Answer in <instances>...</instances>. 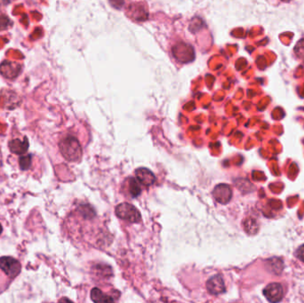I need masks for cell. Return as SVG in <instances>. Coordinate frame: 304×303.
I'll return each instance as SVG.
<instances>
[{
    "label": "cell",
    "mask_w": 304,
    "mask_h": 303,
    "mask_svg": "<svg viewBox=\"0 0 304 303\" xmlns=\"http://www.w3.org/2000/svg\"><path fill=\"white\" fill-rule=\"evenodd\" d=\"M206 289L213 295H218L225 292V284L220 275L210 277L206 282Z\"/></svg>",
    "instance_id": "cell-6"
},
{
    "label": "cell",
    "mask_w": 304,
    "mask_h": 303,
    "mask_svg": "<svg viewBox=\"0 0 304 303\" xmlns=\"http://www.w3.org/2000/svg\"><path fill=\"white\" fill-rule=\"evenodd\" d=\"M58 145H59V150L61 156L64 157L66 160L72 163L81 160L83 150L78 138L71 134H68L61 137Z\"/></svg>",
    "instance_id": "cell-1"
},
{
    "label": "cell",
    "mask_w": 304,
    "mask_h": 303,
    "mask_svg": "<svg viewBox=\"0 0 304 303\" xmlns=\"http://www.w3.org/2000/svg\"><path fill=\"white\" fill-rule=\"evenodd\" d=\"M294 54L296 55L298 58L304 60V38L299 41L295 48H294Z\"/></svg>",
    "instance_id": "cell-13"
},
{
    "label": "cell",
    "mask_w": 304,
    "mask_h": 303,
    "mask_svg": "<svg viewBox=\"0 0 304 303\" xmlns=\"http://www.w3.org/2000/svg\"><path fill=\"white\" fill-rule=\"evenodd\" d=\"M91 299L95 302H114L115 299L112 296L105 294L102 291L95 287L91 291Z\"/></svg>",
    "instance_id": "cell-11"
},
{
    "label": "cell",
    "mask_w": 304,
    "mask_h": 303,
    "mask_svg": "<svg viewBox=\"0 0 304 303\" xmlns=\"http://www.w3.org/2000/svg\"><path fill=\"white\" fill-rule=\"evenodd\" d=\"M295 256L298 259L304 263V245H301L295 252Z\"/></svg>",
    "instance_id": "cell-15"
},
{
    "label": "cell",
    "mask_w": 304,
    "mask_h": 303,
    "mask_svg": "<svg viewBox=\"0 0 304 303\" xmlns=\"http://www.w3.org/2000/svg\"><path fill=\"white\" fill-rule=\"evenodd\" d=\"M19 165H20L21 170H27V169H29L31 165V155H26V156H23L21 155V157L19 159Z\"/></svg>",
    "instance_id": "cell-12"
},
{
    "label": "cell",
    "mask_w": 304,
    "mask_h": 303,
    "mask_svg": "<svg viewBox=\"0 0 304 303\" xmlns=\"http://www.w3.org/2000/svg\"><path fill=\"white\" fill-rule=\"evenodd\" d=\"M265 298L270 302H278L284 298V287L279 283H271L264 290Z\"/></svg>",
    "instance_id": "cell-4"
},
{
    "label": "cell",
    "mask_w": 304,
    "mask_h": 303,
    "mask_svg": "<svg viewBox=\"0 0 304 303\" xmlns=\"http://www.w3.org/2000/svg\"><path fill=\"white\" fill-rule=\"evenodd\" d=\"M135 175H136V179L138 180L139 182L142 185H145L147 187L151 186L152 184L155 183V174H153L151 171L149 170L148 168L141 167V168L136 169Z\"/></svg>",
    "instance_id": "cell-7"
},
{
    "label": "cell",
    "mask_w": 304,
    "mask_h": 303,
    "mask_svg": "<svg viewBox=\"0 0 304 303\" xmlns=\"http://www.w3.org/2000/svg\"><path fill=\"white\" fill-rule=\"evenodd\" d=\"M213 196L217 202L221 204H227L230 202L232 196V191L229 185L227 184H219L214 188Z\"/></svg>",
    "instance_id": "cell-5"
},
{
    "label": "cell",
    "mask_w": 304,
    "mask_h": 303,
    "mask_svg": "<svg viewBox=\"0 0 304 303\" xmlns=\"http://www.w3.org/2000/svg\"><path fill=\"white\" fill-rule=\"evenodd\" d=\"M126 0H110V3L112 7H115L116 9H121L124 7Z\"/></svg>",
    "instance_id": "cell-14"
},
{
    "label": "cell",
    "mask_w": 304,
    "mask_h": 303,
    "mask_svg": "<svg viewBox=\"0 0 304 303\" xmlns=\"http://www.w3.org/2000/svg\"><path fill=\"white\" fill-rule=\"evenodd\" d=\"M129 10H130V14L133 18L136 17L137 14L138 15V20H144L147 19L148 16V10L147 7H145L144 4H135V5H131L129 7Z\"/></svg>",
    "instance_id": "cell-9"
},
{
    "label": "cell",
    "mask_w": 304,
    "mask_h": 303,
    "mask_svg": "<svg viewBox=\"0 0 304 303\" xmlns=\"http://www.w3.org/2000/svg\"><path fill=\"white\" fill-rule=\"evenodd\" d=\"M0 268L11 280H14L20 274L21 266L19 261L10 256L0 257Z\"/></svg>",
    "instance_id": "cell-3"
},
{
    "label": "cell",
    "mask_w": 304,
    "mask_h": 303,
    "mask_svg": "<svg viewBox=\"0 0 304 303\" xmlns=\"http://www.w3.org/2000/svg\"><path fill=\"white\" fill-rule=\"evenodd\" d=\"M9 149L15 155H24L27 152L29 149V142L26 137H24V140L20 139H13L9 143Z\"/></svg>",
    "instance_id": "cell-8"
},
{
    "label": "cell",
    "mask_w": 304,
    "mask_h": 303,
    "mask_svg": "<svg viewBox=\"0 0 304 303\" xmlns=\"http://www.w3.org/2000/svg\"><path fill=\"white\" fill-rule=\"evenodd\" d=\"M126 189L128 191V193L133 198H137L141 193H142V188L140 185L137 179L135 178H128L126 181Z\"/></svg>",
    "instance_id": "cell-10"
},
{
    "label": "cell",
    "mask_w": 304,
    "mask_h": 303,
    "mask_svg": "<svg viewBox=\"0 0 304 303\" xmlns=\"http://www.w3.org/2000/svg\"><path fill=\"white\" fill-rule=\"evenodd\" d=\"M280 1H283V2H288V1H290V0H280Z\"/></svg>",
    "instance_id": "cell-17"
},
{
    "label": "cell",
    "mask_w": 304,
    "mask_h": 303,
    "mask_svg": "<svg viewBox=\"0 0 304 303\" xmlns=\"http://www.w3.org/2000/svg\"><path fill=\"white\" fill-rule=\"evenodd\" d=\"M3 231V228H2V226L0 224V235H1V233Z\"/></svg>",
    "instance_id": "cell-16"
},
{
    "label": "cell",
    "mask_w": 304,
    "mask_h": 303,
    "mask_svg": "<svg viewBox=\"0 0 304 303\" xmlns=\"http://www.w3.org/2000/svg\"><path fill=\"white\" fill-rule=\"evenodd\" d=\"M115 214L118 218L132 223L140 222L142 219L138 209L128 203H121L117 205L115 208Z\"/></svg>",
    "instance_id": "cell-2"
}]
</instances>
